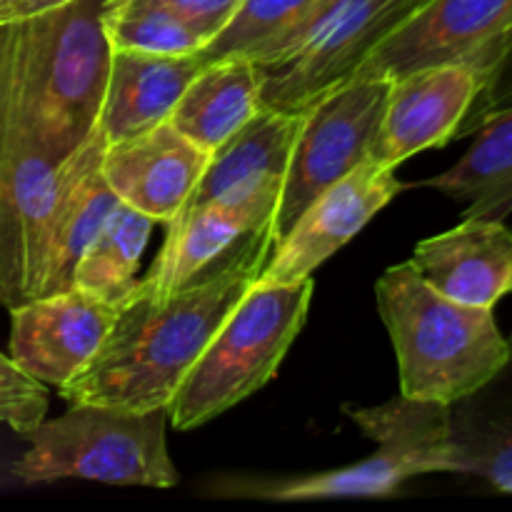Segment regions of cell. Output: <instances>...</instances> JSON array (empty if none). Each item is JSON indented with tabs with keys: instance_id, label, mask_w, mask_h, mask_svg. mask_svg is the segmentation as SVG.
Wrapping results in <instances>:
<instances>
[{
	"instance_id": "6da1fadb",
	"label": "cell",
	"mask_w": 512,
	"mask_h": 512,
	"mask_svg": "<svg viewBox=\"0 0 512 512\" xmlns=\"http://www.w3.org/2000/svg\"><path fill=\"white\" fill-rule=\"evenodd\" d=\"M273 223L245 235L193 283L170 293L135 288L90 363L63 385L68 405L148 413L165 410L238 300L253 288L275 248ZM138 283V280H135Z\"/></svg>"
},
{
	"instance_id": "7a4b0ae2",
	"label": "cell",
	"mask_w": 512,
	"mask_h": 512,
	"mask_svg": "<svg viewBox=\"0 0 512 512\" xmlns=\"http://www.w3.org/2000/svg\"><path fill=\"white\" fill-rule=\"evenodd\" d=\"M375 298L398 355L400 393L408 398L453 405L483 388L508 360V338L493 308L445 298L410 260L380 275Z\"/></svg>"
},
{
	"instance_id": "3957f363",
	"label": "cell",
	"mask_w": 512,
	"mask_h": 512,
	"mask_svg": "<svg viewBox=\"0 0 512 512\" xmlns=\"http://www.w3.org/2000/svg\"><path fill=\"white\" fill-rule=\"evenodd\" d=\"M103 0H73L0 25L10 68L45 153L60 163L95 130L110 70Z\"/></svg>"
},
{
	"instance_id": "277c9868",
	"label": "cell",
	"mask_w": 512,
	"mask_h": 512,
	"mask_svg": "<svg viewBox=\"0 0 512 512\" xmlns=\"http://www.w3.org/2000/svg\"><path fill=\"white\" fill-rule=\"evenodd\" d=\"M313 290V278L255 280L170 398V423L178 430L198 428L265 388L303 330Z\"/></svg>"
},
{
	"instance_id": "5b68a950",
	"label": "cell",
	"mask_w": 512,
	"mask_h": 512,
	"mask_svg": "<svg viewBox=\"0 0 512 512\" xmlns=\"http://www.w3.org/2000/svg\"><path fill=\"white\" fill-rule=\"evenodd\" d=\"M168 410L70 405L65 415L43 420L25 435L28 450L13 465L23 483L80 478L108 485L173 488L178 470L165 443Z\"/></svg>"
},
{
	"instance_id": "8992f818",
	"label": "cell",
	"mask_w": 512,
	"mask_h": 512,
	"mask_svg": "<svg viewBox=\"0 0 512 512\" xmlns=\"http://www.w3.org/2000/svg\"><path fill=\"white\" fill-rule=\"evenodd\" d=\"M345 413L365 438L375 440L370 458L328 473L253 483L240 495L265 500L385 498L415 475L455 473L450 405L400 393L373 408L345 405Z\"/></svg>"
},
{
	"instance_id": "52a82bcc",
	"label": "cell",
	"mask_w": 512,
	"mask_h": 512,
	"mask_svg": "<svg viewBox=\"0 0 512 512\" xmlns=\"http://www.w3.org/2000/svg\"><path fill=\"white\" fill-rule=\"evenodd\" d=\"M55 170L58 163L35 133L0 28V303L8 310L43 295Z\"/></svg>"
},
{
	"instance_id": "ba28073f",
	"label": "cell",
	"mask_w": 512,
	"mask_h": 512,
	"mask_svg": "<svg viewBox=\"0 0 512 512\" xmlns=\"http://www.w3.org/2000/svg\"><path fill=\"white\" fill-rule=\"evenodd\" d=\"M418 10L415 0H328L308 28L263 70L260 105L303 113L353 78L375 45Z\"/></svg>"
},
{
	"instance_id": "9c48e42d",
	"label": "cell",
	"mask_w": 512,
	"mask_h": 512,
	"mask_svg": "<svg viewBox=\"0 0 512 512\" xmlns=\"http://www.w3.org/2000/svg\"><path fill=\"white\" fill-rule=\"evenodd\" d=\"M390 85L388 75L355 73L305 108L273 218L275 240H283L330 185L370 160Z\"/></svg>"
},
{
	"instance_id": "30bf717a",
	"label": "cell",
	"mask_w": 512,
	"mask_h": 512,
	"mask_svg": "<svg viewBox=\"0 0 512 512\" xmlns=\"http://www.w3.org/2000/svg\"><path fill=\"white\" fill-rule=\"evenodd\" d=\"M510 25L512 0H430L375 45L355 73L398 78L430 65L465 63L485 80Z\"/></svg>"
},
{
	"instance_id": "8fae6325",
	"label": "cell",
	"mask_w": 512,
	"mask_h": 512,
	"mask_svg": "<svg viewBox=\"0 0 512 512\" xmlns=\"http://www.w3.org/2000/svg\"><path fill=\"white\" fill-rule=\"evenodd\" d=\"M283 178L258 180L168 220V233L145 278L135 288L170 293L193 283L253 230L273 223Z\"/></svg>"
},
{
	"instance_id": "7c38bea8",
	"label": "cell",
	"mask_w": 512,
	"mask_h": 512,
	"mask_svg": "<svg viewBox=\"0 0 512 512\" xmlns=\"http://www.w3.org/2000/svg\"><path fill=\"white\" fill-rule=\"evenodd\" d=\"M405 185L395 168L365 160L363 165L330 185L278 240L258 283H295L310 278L330 255L348 245Z\"/></svg>"
},
{
	"instance_id": "4fadbf2b",
	"label": "cell",
	"mask_w": 512,
	"mask_h": 512,
	"mask_svg": "<svg viewBox=\"0 0 512 512\" xmlns=\"http://www.w3.org/2000/svg\"><path fill=\"white\" fill-rule=\"evenodd\" d=\"M118 318V305L78 288L10 308V358L43 385L63 388L90 363Z\"/></svg>"
},
{
	"instance_id": "5bb4252c",
	"label": "cell",
	"mask_w": 512,
	"mask_h": 512,
	"mask_svg": "<svg viewBox=\"0 0 512 512\" xmlns=\"http://www.w3.org/2000/svg\"><path fill=\"white\" fill-rule=\"evenodd\" d=\"M480 88L483 75L465 63L430 65L393 78L370 160L398 168L423 150L455 140Z\"/></svg>"
},
{
	"instance_id": "9a60e30c",
	"label": "cell",
	"mask_w": 512,
	"mask_h": 512,
	"mask_svg": "<svg viewBox=\"0 0 512 512\" xmlns=\"http://www.w3.org/2000/svg\"><path fill=\"white\" fill-rule=\"evenodd\" d=\"M210 153L170 120L105 145L103 175L118 200L148 218H175L208 165Z\"/></svg>"
},
{
	"instance_id": "2e32d148",
	"label": "cell",
	"mask_w": 512,
	"mask_h": 512,
	"mask_svg": "<svg viewBox=\"0 0 512 512\" xmlns=\"http://www.w3.org/2000/svg\"><path fill=\"white\" fill-rule=\"evenodd\" d=\"M410 263L445 298L495 308L512 293V230L505 220L465 218L415 245Z\"/></svg>"
},
{
	"instance_id": "e0dca14e",
	"label": "cell",
	"mask_w": 512,
	"mask_h": 512,
	"mask_svg": "<svg viewBox=\"0 0 512 512\" xmlns=\"http://www.w3.org/2000/svg\"><path fill=\"white\" fill-rule=\"evenodd\" d=\"M103 130L93 133L58 163L48 215V273L43 295L73 288V270L90 240L120 203L103 175Z\"/></svg>"
},
{
	"instance_id": "ac0fdd59",
	"label": "cell",
	"mask_w": 512,
	"mask_h": 512,
	"mask_svg": "<svg viewBox=\"0 0 512 512\" xmlns=\"http://www.w3.org/2000/svg\"><path fill=\"white\" fill-rule=\"evenodd\" d=\"M203 68L200 53L113 50L98 115L105 140L115 143L170 120L190 80Z\"/></svg>"
},
{
	"instance_id": "d6986e66",
	"label": "cell",
	"mask_w": 512,
	"mask_h": 512,
	"mask_svg": "<svg viewBox=\"0 0 512 512\" xmlns=\"http://www.w3.org/2000/svg\"><path fill=\"white\" fill-rule=\"evenodd\" d=\"M303 123L305 110L293 113V110H275L260 105L258 113L243 128L235 130L223 145L210 153L203 175L178 213L208 203L235 188L258 183V180H285L290 155H293Z\"/></svg>"
},
{
	"instance_id": "ffe728a7",
	"label": "cell",
	"mask_w": 512,
	"mask_h": 512,
	"mask_svg": "<svg viewBox=\"0 0 512 512\" xmlns=\"http://www.w3.org/2000/svg\"><path fill=\"white\" fill-rule=\"evenodd\" d=\"M260 90L263 70L255 60H213L190 80L170 123L195 145L213 153L258 113Z\"/></svg>"
},
{
	"instance_id": "44dd1931",
	"label": "cell",
	"mask_w": 512,
	"mask_h": 512,
	"mask_svg": "<svg viewBox=\"0 0 512 512\" xmlns=\"http://www.w3.org/2000/svg\"><path fill=\"white\" fill-rule=\"evenodd\" d=\"M455 473L478 475L512 493V338L503 368L468 398L450 405Z\"/></svg>"
},
{
	"instance_id": "7402d4cb",
	"label": "cell",
	"mask_w": 512,
	"mask_h": 512,
	"mask_svg": "<svg viewBox=\"0 0 512 512\" xmlns=\"http://www.w3.org/2000/svg\"><path fill=\"white\" fill-rule=\"evenodd\" d=\"M475 143L445 173L425 180L465 205V218L505 220L512 213V105L475 130Z\"/></svg>"
},
{
	"instance_id": "603a6c76",
	"label": "cell",
	"mask_w": 512,
	"mask_h": 512,
	"mask_svg": "<svg viewBox=\"0 0 512 512\" xmlns=\"http://www.w3.org/2000/svg\"><path fill=\"white\" fill-rule=\"evenodd\" d=\"M153 223V218L120 200L75 263L73 288L113 305L123 303L138 280L135 273Z\"/></svg>"
},
{
	"instance_id": "cb8c5ba5",
	"label": "cell",
	"mask_w": 512,
	"mask_h": 512,
	"mask_svg": "<svg viewBox=\"0 0 512 512\" xmlns=\"http://www.w3.org/2000/svg\"><path fill=\"white\" fill-rule=\"evenodd\" d=\"M328 0H243L230 23L198 50L203 63L220 58H278Z\"/></svg>"
},
{
	"instance_id": "d4e9b609",
	"label": "cell",
	"mask_w": 512,
	"mask_h": 512,
	"mask_svg": "<svg viewBox=\"0 0 512 512\" xmlns=\"http://www.w3.org/2000/svg\"><path fill=\"white\" fill-rule=\"evenodd\" d=\"M100 25L113 50L145 53H198L208 38L155 0H103Z\"/></svg>"
},
{
	"instance_id": "484cf974",
	"label": "cell",
	"mask_w": 512,
	"mask_h": 512,
	"mask_svg": "<svg viewBox=\"0 0 512 512\" xmlns=\"http://www.w3.org/2000/svg\"><path fill=\"white\" fill-rule=\"evenodd\" d=\"M48 413V385L25 373L10 355L0 353V423L20 438L38 428Z\"/></svg>"
},
{
	"instance_id": "4316f807",
	"label": "cell",
	"mask_w": 512,
	"mask_h": 512,
	"mask_svg": "<svg viewBox=\"0 0 512 512\" xmlns=\"http://www.w3.org/2000/svg\"><path fill=\"white\" fill-rule=\"evenodd\" d=\"M512 105V25L505 33L503 43H500L498 53H495L493 65H490L488 75L483 80V88H480L478 98L470 105L468 115H465L463 125L458 128L455 138H465V135H473L480 128L483 120H488L490 115L500 113L503 108Z\"/></svg>"
},
{
	"instance_id": "83f0119b",
	"label": "cell",
	"mask_w": 512,
	"mask_h": 512,
	"mask_svg": "<svg viewBox=\"0 0 512 512\" xmlns=\"http://www.w3.org/2000/svg\"><path fill=\"white\" fill-rule=\"evenodd\" d=\"M155 3H163L175 10L180 18L198 28L210 43L230 23L243 0H155Z\"/></svg>"
},
{
	"instance_id": "f1b7e54d",
	"label": "cell",
	"mask_w": 512,
	"mask_h": 512,
	"mask_svg": "<svg viewBox=\"0 0 512 512\" xmlns=\"http://www.w3.org/2000/svg\"><path fill=\"white\" fill-rule=\"evenodd\" d=\"M73 3V0H8L5 5H0V25L15 23V20L35 18L40 13H48V10L63 8V5Z\"/></svg>"
},
{
	"instance_id": "f546056e",
	"label": "cell",
	"mask_w": 512,
	"mask_h": 512,
	"mask_svg": "<svg viewBox=\"0 0 512 512\" xmlns=\"http://www.w3.org/2000/svg\"><path fill=\"white\" fill-rule=\"evenodd\" d=\"M415 3H418V10H420V8H423L425 3H430V0H415Z\"/></svg>"
},
{
	"instance_id": "4dcf8cb0",
	"label": "cell",
	"mask_w": 512,
	"mask_h": 512,
	"mask_svg": "<svg viewBox=\"0 0 512 512\" xmlns=\"http://www.w3.org/2000/svg\"><path fill=\"white\" fill-rule=\"evenodd\" d=\"M5 3H8V0H0V5H5Z\"/></svg>"
}]
</instances>
